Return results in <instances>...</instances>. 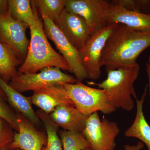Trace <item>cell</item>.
<instances>
[{
	"label": "cell",
	"mask_w": 150,
	"mask_h": 150,
	"mask_svg": "<svg viewBox=\"0 0 150 150\" xmlns=\"http://www.w3.org/2000/svg\"><path fill=\"white\" fill-rule=\"evenodd\" d=\"M150 46V31L134 30L118 24L108 39L100 66L112 69L139 66L137 59Z\"/></svg>",
	"instance_id": "6da1fadb"
},
{
	"label": "cell",
	"mask_w": 150,
	"mask_h": 150,
	"mask_svg": "<svg viewBox=\"0 0 150 150\" xmlns=\"http://www.w3.org/2000/svg\"><path fill=\"white\" fill-rule=\"evenodd\" d=\"M34 20L30 26V40L26 59L18 68V74H35L47 67H56L71 72L69 65L61 54L53 49L44 32L42 20L34 1H30Z\"/></svg>",
	"instance_id": "7a4b0ae2"
},
{
	"label": "cell",
	"mask_w": 150,
	"mask_h": 150,
	"mask_svg": "<svg viewBox=\"0 0 150 150\" xmlns=\"http://www.w3.org/2000/svg\"><path fill=\"white\" fill-rule=\"evenodd\" d=\"M107 78L100 83L88 82L105 92L109 102L117 108L130 111L134 107L132 96L137 98L134 83L139 74V66L112 69L105 67Z\"/></svg>",
	"instance_id": "3957f363"
},
{
	"label": "cell",
	"mask_w": 150,
	"mask_h": 150,
	"mask_svg": "<svg viewBox=\"0 0 150 150\" xmlns=\"http://www.w3.org/2000/svg\"><path fill=\"white\" fill-rule=\"evenodd\" d=\"M62 84L75 107L84 115L88 116L98 111L109 114L116 110L103 90L91 87L82 82Z\"/></svg>",
	"instance_id": "277c9868"
},
{
	"label": "cell",
	"mask_w": 150,
	"mask_h": 150,
	"mask_svg": "<svg viewBox=\"0 0 150 150\" xmlns=\"http://www.w3.org/2000/svg\"><path fill=\"white\" fill-rule=\"evenodd\" d=\"M120 131L117 123L106 118L100 120L96 112L88 116L82 133L93 150H115Z\"/></svg>",
	"instance_id": "5b68a950"
},
{
	"label": "cell",
	"mask_w": 150,
	"mask_h": 150,
	"mask_svg": "<svg viewBox=\"0 0 150 150\" xmlns=\"http://www.w3.org/2000/svg\"><path fill=\"white\" fill-rule=\"evenodd\" d=\"M74 76L63 72L56 67H47L35 74H19L12 79L8 84L19 92L35 91L47 86L62 83H75Z\"/></svg>",
	"instance_id": "8992f818"
},
{
	"label": "cell",
	"mask_w": 150,
	"mask_h": 150,
	"mask_svg": "<svg viewBox=\"0 0 150 150\" xmlns=\"http://www.w3.org/2000/svg\"><path fill=\"white\" fill-rule=\"evenodd\" d=\"M43 29L47 36L55 45L69 67L71 73L78 82L88 79L87 73L84 68L79 52L69 42L59 28L51 20L46 16H41Z\"/></svg>",
	"instance_id": "52a82bcc"
},
{
	"label": "cell",
	"mask_w": 150,
	"mask_h": 150,
	"mask_svg": "<svg viewBox=\"0 0 150 150\" xmlns=\"http://www.w3.org/2000/svg\"><path fill=\"white\" fill-rule=\"evenodd\" d=\"M118 25H106L90 36L83 50L80 51L83 65L87 73L88 79L96 80L100 77L102 51L108 39Z\"/></svg>",
	"instance_id": "ba28073f"
},
{
	"label": "cell",
	"mask_w": 150,
	"mask_h": 150,
	"mask_svg": "<svg viewBox=\"0 0 150 150\" xmlns=\"http://www.w3.org/2000/svg\"><path fill=\"white\" fill-rule=\"evenodd\" d=\"M28 28V25L13 19L8 11L0 14V41L11 49L23 63L30 45L26 35Z\"/></svg>",
	"instance_id": "9c48e42d"
},
{
	"label": "cell",
	"mask_w": 150,
	"mask_h": 150,
	"mask_svg": "<svg viewBox=\"0 0 150 150\" xmlns=\"http://www.w3.org/2000/svg\"><path fill=\"white\" fill-rule=\"evenodd\" d=\"M110 4L106 0H65V9L83 18L91 35L106 25L104 16Z\"/></svg>",
	"instance_id": "30bf717a"
},
{
	"label": "cell",
	"mask_w": 150,
	"mask_h": 150,
	"mask_svg": "<svg viewBox=\"0 0 150 150\" xmlns=\"http://www.w3.org/2000/svg\"><path fill=\"white\" fill-rule=\"evenodd\" d=\"M18 131L14 132L9 149L21 150H42L47 142L46 135L35 128L24 115L16 112Z\"/></svg>",
	"instance_id": "8fae6325"
},
{
	"label": "cell",
	"mask_w": 150,
	"mask_h": 150,
	"mask_svg": "<svg viewBox=\"0 0 150 150\" xmlns=\"http://www.w3.org/2000/svg\"><path fill=\"white\" fill-rule=\"evenodd\" d=\"M56 25L79 52L83 50L91 35L88 25L83 18L64 9Z\"/></svg>",
	"instance_id": "7c38bea8"
},
{
	"label": "cell",
	"mask_w": 150,
	"mask_h": 150,
	"mask_svg": "<svg viewBox=\"0 0 150 150\" xmlns=\"http://www.w3.org/2000/svg\"><path fill=\"white\" fill-rule=\"evenodd\" d=\"M105 25L120 24L134 30L150 31V14L130 11L110 1L104 16Z\"/></svg>",
	"instance_id": "4fadbf2b"
},
{
	"label": "cell",
	"mask_w": 150,
	"mask_h": 150,
	"mask_svg": "<svg viewBox=\"0 0 150 150\" xmlns=\"http://www.w3.org/2000/svg\"><path fill=\"white\" fill-rule=\"evenodd\" d=\"M30 98L33 104L48 114H50L60 105L75 107L74 103L62 83L47 86L33 91Z\"/></svg>",
	"instance_id": "5bb4252c"
},
{
	"label": "cell",
	"mask_w": 150,
	"mask_h": 150,
	"mask_svg": "<svg viewBox=\"0 0 150 150\" xmlns=\"http://www.w3.org/2000/svg\"><path fill=\"white\" fill-rule=\"evenodd\" d=\"M51 120L65 131L82 132L88 116L84 115L74 106L62 105L50 114Z\"/></svg>",
	"instance_id": "9a60e30c"
},
{
	"label": "cell",
	"mask_w": 150,
	"mask_h": 150,
	"mask_svg": "<svg viewBox=\"0 0 150 150\" xmlns=\"http://www.w3.org/2000/svg\"><path fill=\"white\" fill-rule=\"evenodd\" d=\"M0 88L6 96L8 103L16 112L26 117L34 125H38L40 119L32 106L30 97H26L17 91L0 77Z\"/></svg>",
	"instance_id": "2e32d148"
},
{
	"label": "cell",
	"mask_w": 150,
	"mask_h": 150,
	"mask_svg": "<svg viewBox=\"0 0 150 150\" xmlns=\"http://www.w3.org/2000/svg\"><path fill=\"white\" fill-rule=\"evenodd\" d=\"M148 84L145 87L141 99L135 98L137 103L136 117L133 123L125 132L127 137L136 138L141 140L150 150V126L145 118L143 106L147 93Z\"/></svg>",
	"instance_id": "e0dca14e"
},
{
	"label": "cell",
	"mask_w": 150,
	"mask_h": 150,
	"mask_svg": "<svg viewBox=\"0 0 150 150\" xmlns=\"http://www.w3.org/2000/svg\"><path fill=\"white\" fill-rule=\"evenodd\" d=\"M22 64L15 53L0 41V77L3 80L8 83L18 76L17 67Z\"/></svg>",
	"instance_id": "ac0fdd59"
},
{
	"label": "cell",
	"mask_w": 150,
	"mask_h": 150,
	"mask_svg": "<svg viewBox=\"0 0 150 150\" xmlns=\"http://www.w3.org/2000/svg\"><path fill=\"white\" fill-rule=\"evenodd\" d=\"M38 117L45 127L47 137L46 145L42 150H62V142L59 137V128L52 121L49 114L39 110L36 111Z\"/></svg>",
	"instance_id": "d6986e66"
},
{
	"label": "cell",
	"mask_w": 150,
	"mask_h": 150,
	"mask_svg": "<svg viewBox=\"0 0 150 150\" xmlns=\"http://www.w3.org/2000/svg\"><path fill=\"white\" fill-rule=\"evenodd\" d=\"M8 12L13 19L29 25L33 24L34 17L29 0H8Z\"/></svg>",
	"instance_id": "ffe728a7"
},
{
	"label": "cell",
	"mask_w": 150,
	"mask_h": 150,
	"mask_svg": "<svg viewBox=\"0 0 150 150\" xmlns=\"http://www.w3.org/2000/svg\"><path fill=\"white\" fill-rule=\"evenodd\" d=\"M41 16H46L56 24L65 9V0H33Z\"/></svg>",
	"instance_id": "44dd1931"
},
{
	"label": "cell",
	"mask_w": 150,
	"mask_h": 150,
	"mask_svg": "<svg viewBox=\"0 0 150 150\" xmlns=\"http://www.w3.org/2000/svg\"><path fill=\"white\" fill-rule=\"evenodd\" d=\"M58 133L63 150H84L90 148L88 141L81 132L63 130Z\"/></svg>",
	"instance_id": "7402d4cb"
},
{
	"label": "cell",
	"mask_w": 150,
	"mask_h": 150,
	"mask_svg": "<svg viewBox=\"0 0 150 150\" xmlns=\"http://www.w3.org/2000/svg\"><path fill=\"white\" fill-rule=\"evenodd\" d=\"M7 102L5 94L0 88V118L6 121L13 130L18 132L19 129L16 112H14Z\"/></svg>",
	"instance_id": "603a6c76"
},
{
	"label": "cell",
	"mask_w": 150,
	"mask_h": 150,
	"mask_svg": "<svg viewBox=\"0 0 150 150\" xmlns=\"http://www.w3.org/2000/svg\"><path fill=\"white\" fill-rule=\"evenodd\" d=\"M13 129L6 121L0 118V149L8 146L12 142Z\"/></svg>",
	"instance_id": "cb8c5ba5"
},
{
	"label": "cell",
	"mask_w": 150,
	"mask_h": 150,
	"mask_svg": "<svg viewBox=\"0 0 150 150\" xmlns=\"http://www.w3.org/2000/svg\"><path fill=\"white\" fill-rule=\"evenodd\" d=\"M135 11L150 14V0H135Z\"/></svg>",
	"instance_id": "d4e9b609"
},
{
	"label": "cell",
	"mask_w": 150,
	"mask_h": 150,
	"mask_svg": "<svg viewBox=\"0 0 150 150\" xmlns=\"http://www.w3.org/2000/svg\"><path fill=\"white\" fill-rule=\"evenodd\" d=\"M144 144L142 142H139L136 145H124V148L125 150H141L144 148Z\"/></svg>",
	"instance_id": "484cf974"
},
{
	"label": "cell",
	"mask_w": 150,
	"mask_h": 150,
	"mask_svg": "<svg viewBox=\"0 0 150 150\" xmlns=\"http://www.w3.org/2000/svg\"><path fill=\"white\" fill-rule=\"evenodd\" d=\"M8 11V0H0V14Z\"/></svg>",
	"instance_id": "4316f807"
},
{
	"label": "cell",
	"mask_w": 150,
	"mask_h": 150,
	"mask_svg": "<svg viewBox=\"0 0 150 150\" xmlns=\"http://www.w3.org/2000/svg\"><path fill=\"white\" fill-rule=\"evenodd\" d=\"M146 71L148 77V88L149 89L150 103V64L148 62L146 64Z\"/></svg>",
	"instance_id": "83f0119b"
},
{
	"label": "cell",
	"mask_w": 150,
	"mask_h": 150,
	"mask_svg": "<svg viewBox=\"0 0 150 150\" xmlns=\"http://www.w3.org/2000/svg\"><path fill=\"white\" fill-rule=\"evenodd\" d=\"M8 146H7L4 147L0 149V150H9Z\"/></svg>",
	"instance_id": "f1b7e54d"
},
{
	"label": "cell",
	"mask_w": 150,
	"mask_h": 150,
	"mask_svg": "<svg viewBox=\"0 0 150 150\" xmlns=\"http://www.w3.org/2000/svg\"><path fill=\"white\" fill-rule=\"evenodd\" d=\"M148 63L150 64V55L149 56V59H148Z\"/></svg>",
	"instance_id": "f546056e"
},
{
	"label": "cell",
	"mask_w": 150,
	"mask_h": 150,
	"mask_svg": "<svg viewBox=\"0 0 150 150\" xmlns=\"http://www.w3.org/2000/svg\"><path fill=\"white\" fill-rule=\"evenodd\" d=\"M84 150H93L91 148H87V149H86Z\"/></svg>",
	"instance_id": "4dcf8cb0"
}]
</instances>
